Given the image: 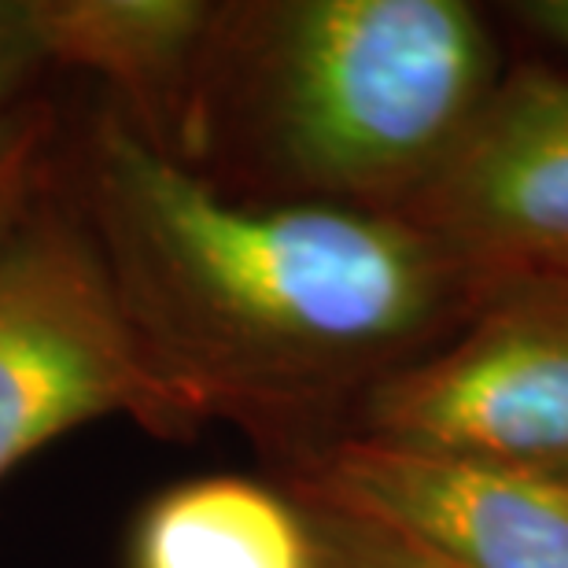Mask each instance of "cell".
Returning a JSON list of instances; mask_svg holds the SVG:
<instances>
[{"label":"cell","instance_id":"obj_11","mask_svg":"<svg viewBox=\"0 0 568 568\" xmlns=\"http://www.w3.org/2000/svg\"><path fill=\"white\" fill-rule=\"evenodd\" d=\"M509 16L568 52V0H520L509 4Z\"/></svg>","mask_w":568,"mask_h":568},{"label":"cell","instance_id":"obj_10","mask_svg":"<svg viewBox=\"0 0 568 568\" xmlns=\"http://www.w3.org/2000/svg\"><path fill=\"white\" fill-rule=\"evenodd\" d=\"M49 63L33 33L30 0H0V115L38 97Z\"/></svg>","mask_w":568,"mask_h":568},{"label":"cell","instance_id":"obj_3","mask_svg":"<svg viewBox=\"0 0 568 568\" xmlns=\"http://www.w3.org/2000/svg\"><path fill=\"white\" fill-rule=\"evenodd\" d=\"M100 417L159 439L200 432L148 366L60 170L0 247V480Z\"/></svg>","mask_w":568,"mask_h":568},{"label":"cell","instance_id":"obj_2","mask_svg":"<svg viewBox=\"0 0 568 568\" xmlns=\"http://www.w3.org/2000/svg\"><path fill=\"white\" fill-rule=\"evenodd\" d=\"M498 78L462 0L219 4L178 163L241 203L399 214Z\"/></svg>","mask_w":568,"mask_h":568},{"label":"cell","instance_id":"obj_1","mask_svg":"<svg viewBox=\"0 0 568 568\" xmlns=\"http://www.w3.org/2000/svg\"><path fill=\"white\" fill-rule=\"evenodd\" d=\"M60 170L155 377L200 428L233 422L284 462L344 436L484 295L399 214L230 200L108 104Z\"/></svg>","mask_w":568,"mask_h":568},{"label":"cell","instance_id":"obj_8","mask_svg":"<svg viewBox=\"0 0 568 568\" xmlns=\"http://www.w3.org/2000/svg\"><path fill=\"white\" fill-rule=\"evenodd\" d=\"M130 568H322L314 525L288 487L192 476L141 509Z\"/></svg>","mask_w":568,"mask_h":568},{"label":"cell","instance_id":"obj_9","mask_svg":"<svg viewBox=\"0 0 568 568\" xmlns=\"http://www.w3.org/2000/svg\"><path fill=\"white\" fill-rule=\"evenodd\" d=\"M63 144L60 108L44 93L0 115V247L60 174Z\"/></svg>","mask_w":568,"mask_h":568},{"label":"cell","instance_id":"obj_6","mask_svg":"<svg viewBox=\"0 0 568 568\" xmlns=\"http://www.w3.org/2000/svg\"><path fill=\"white\" fill-rule=\"evenodd\" d=\"M284 487L443 568H568V476L339 436L288 462Z\"/></svg>","mask_w":568,"mask_h":568},{"label":"cell","instance_id":"obj_4","mask_svg":"<svg viewBox=\"0 0 568 568\" xmlns=\"http://www.w3.org/2000/svg\"><path fill=\"white\" fill-rule=\"evenodd\" d=\"M344 436L568 476V284L514 281L377 384Z\"/></svg>","mask_w":568,"mask_h":568},{"label":"cell","instance_id":"obj_5","mask_svg":"<svg viewBox=\"0 0 568 568\" xmlns=\"http://www.w3.org/2000/svg\"><path fill=\"white\" fill-rule=\"evenodd\" d=\"M480 292L514 281L568 284V78L503 71L473 130L399 211Z\"/></svg>","mask_w":568,"mask_h":568},{"label":"cell","instance_id":"obj_7","mask_svg":"<svg viewBox=\"0 0 568 568\" xmlns=\"http://www.w3.org/2000/svg\"><path fill=\"white\" fill-rule=\"evenodd\" d=\"M214 11L211 0H30L41 55L104 85V104L155 148L181 155Z\"/></svg>","mask_w":568,"mask_h":568}]
</instances>
